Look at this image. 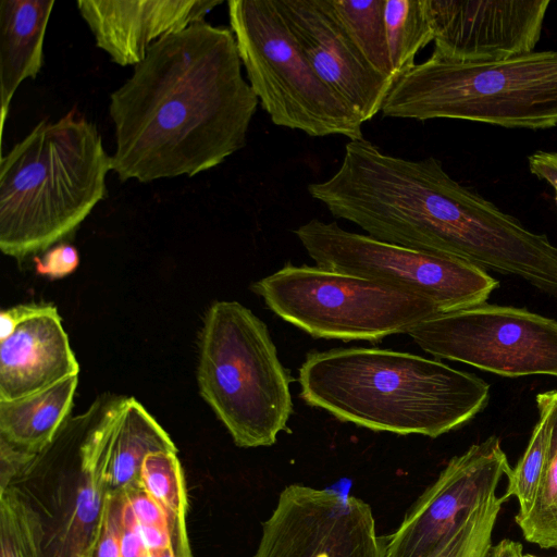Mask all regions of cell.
<instances>
[{"label": "cell", "instance_id": "cell-35", "mask_svg": "<svg viewBox=\"0 0 557 557\" xmlns=\"http://www.w3.org/2000/svg\"><path fill=\"white\" fill-rule=\"evenodd\" d=\"M153 557H175L171 547H166L159 553L154 554Z\"/></svg>", "mask_w": 557, "mask_h": 557}, {"label": "cell", "instance_id": "cell-3", "mask_svg": "<svg viewBox=\"0 0 557 557\" xmlns=\"http://www.w3.org/2000/svg\"><path fill=\"white\" fill-rule=\"evenodd\" d=\"M300 396L341 421L373 431L437 437L480 413L490 385L438 359L392 349L312 351L299 368Z\"/></svg>", "mask_w": 557, "mask_h": 557}, {"label": "cell", "instance_id": "cell-15", "mask_svg": "<svg viewBox=\"0 0 557 557\" xmlns=\"http://www.w3.org/2000/svg\"><path fill=\"white\" fill-rule=\"evenodd\" d=\"M222 0H78L96 46L121 65L141 62L161 38L205 21Z\"/></svg>", "mask_w": 557, "mask_h": 557}, {"label": "cell", "instance_id": "cell-28", "mask_svg": "<svg viewBox=\"0 0 557 557\" xmlns=\"http://www.w3.org/2000/svg\"><path fill=\"white\" fill-rule=\"evenodd\" d=\"M122 494H107L86 547L79 557H122L120 517Z\"/></svg>", "mask_w": 557, "mask_h": 557}, {"label": "cell", "instance_id": "cell-8", "mask_svg": "<svg viewBox=\"0 0 557 557\" xmlns=\"http://www.w3.org/2000/svg\"><path fill=\"white\" fill-rule=\"evenodd\" d=\"M251 289L276 315L319 338L377 342L442 313L404 289L317 265L288 263Z\"/></svg>", "mask_w": 557, "mask_h": 557}, {"label": "cell", "instance_id": "cell-30", "mask_svg": "<svg viewBox=\"0 0 557 557\" xmlns=\"http://www.w3.org/2000/svg\"><path fill=\"white\" fill-rule=\"evenodd\" d=\"M121 494L120 546L122 557H141L148 549L129 503L125 494Z\"/></svg>", "mask_w": 557, "mask_h": 557}, {"label": "cell", "instance_id": "cell-1", "mask_svg": "<svg viewBox=\"0 0 557 557\" xmlns=\"http://www.w3.org/2000/svg\"><path fill=\"white\" fill-rule=\"evenodd\" d=\"M231 29L206 21L156 41L110 96L121 182L189 177L245 147L259 100Z\"/></svg>", "mask_w": 557, "mask_h": 557}, {"label": "cell", "instance_id": "cell-11", "mask_svg": "<svg viewBox=\"0 0 557 557\" xmlns=\"http://www.w3.org/2000/svg\"><path fill=\"white\" fill-rule=\"evenodd\" d=\"M364 500L333 490L290 484L262 524L253 557H384Z\"/></svg>", "mask_w": 557, "mask_h": 557}, {"label": "cell", "instance_id": "cell-19", "mask_svg": "<svg viewBox=\"0 0 557 557\" xmlns=\"http://www.w3.org/2000/svg\"><path fill=\"white\" fill-rule=\"evenodd\" d=\"M78 375L21 398L0 400V438L35 456L53 442L69 419Z\"/></svg>", "mask_w": 557, "mask_h": 557}, {"label": "cell", "instance_id": "cell-21", "mask_svg": "<svg viewBox=\"0 0 557 557\" xmlns=\"http://www.w3.org/2000/svg\"><path fill=\"white\" fill-rule=\"evenodd\" d=\"M547 413L550 435L545 470L530 512L517 520L524 539L542 548L557 547V389L535 397Z\"/></svg>", "mask_w": 557, "mask_h": 557}, {"label": "cell", "instance_id": "cell-20", "mask_svg": "<svg viewBox=\"0 0 557 557\" xmlns=\"http://www.w3.org/2000/svg\"><path fill=\"white\" fill-rule=\"evenodd\" d=\"M177 451L150 453L143 461L139 483L162 508L175 557H193L186 530L187 496Z\"/></svg>", "mask_w": 557, "mask_h": 557}, {"label": "cell", "instance_id": "cell-5", "mask_svg": "<svg viewBox=\"0 0 557 557\" xmlns=\"http://www.w3.org/2000/svg\"><path fill=\"white\" fill-rule=\"evenodd\" d=\"M387 117L455 119L530 129L557 125V50L492 62L431 55L401 75L382 108Z\"/></svg>", "mask_w": 557, "mask_h": 557}, {"label": "cell", "instance_id": "cell-9", "mask_svg": "<svg viewBox=\"0 0 557 557\" xmlns=\"http://www.w3.org/2000/svg\"><path fill=\"white\" fill-rule=\"evenodd\" d=\"M315 265L373 280L435 304L442 313L486 302L498 281L462 260L428 253L312 219L294 231Z\"/></svg>", "mask_w": 557, "mask_h": 557}, {"label": "cell", "instance_id": "cell-31", "mask_svg": "<svg viewBox=\"0 0 557 557\" xmlns=\"http://www.w3.org/2000/svg\"><path fill=\"white\" fill-rule=\"evenodd\" d=\"M39 456L22 450L0 438L1 484L0 491L11 486V481L32 468Z\"/></svg>", "mask_w": 557, "mask_h": 557}, {"label": "cell", "instance_id": "cell-33", "mask_svg": "<svg viewBox=\"0 0 557 557\" xmlns=\"http://www.w3.org/2000/svg\"><path fill=\"white\" fill-rule=\"evenodd\" d=\"M528 160L530 171L555 188L557 200V152L536 151Z\"/></svg>", "mask_w": 557, "mask_h": 557}, {"label": "cell", "instance_id": "cell-10", "mask_svg": "<svg viewBox=\"0 0 557 557\" xmlns=\"http://www.w3.org/2000/svg\"><path fill=\"white\" fill-rule=\"evenodd\" d=\"M407 334L437 359L506 377H557V320L525 308L483 302L436 314Z\"/></svg>", "mask_w": 557, "mask_h": 557}, {"label": "cell", "instance_id": "cell-6", "mask_svg": "<svg viewBox=\"0 0 557 557\" xmlns=\"http://www.w3.org/2000/svg\"><path fill=\"white\" fill-rule=\"evenodd\" d=\"M197 379L237 446H271L287 430L290 377L265 323L242 304L215 301L207 311Z\"/></svg>", "mask_w": 557, "mask_h": 557}, {"label": "cell", "instance_id": "cell-13", "mask_svg": "<svg viewBox=\"0 0 557 557\" xmlns=\"http://www.w3.org/2000/svg\"><path fill=\"white\" fill-rule=\"evenodd\" d=\"M434 32L432 55L492 62L532 52L549 0H426Z\"/></svg>", "mask_w": 557, "mask_h": 557}, {"label": "cell", "instance_id": "cell-14", "mask_svg": "<svg viewBox=\"0 0 557 557\" xmlns=\"http://www.w3.org/2000/svg\"><path fill=\"white\" fill-rule=\"evenodd\" d=\"M296 41L322 81L364 123L380 111L394 82L352 44L327 0H276Z\"/></svg>", "mask_w": 557, "mask_h": 557}, {"label": "cell", "instance_id": "cell-32", "mask_svg": "<svg viewBox=\"0 0 557 557\" xmlns=\"http://www.w3.org/2000/svg\"><path fill=\"white\" fill-rule=\"evenodd\" d=\"M51 304H26L4 309L0 313V341L9 337L23 323L55 312Z\"/></svg>", "mask_w": 557, "mask_h": 557}, {"label": "cell", "instance_id": "cell-17", "mask_svg": "<svg viewBox=\"0 0 557 557\" xmlns=\"http://www.w3.org/2000/svg\"><path fill=\"white\" fill-rule=\"evenodd\" d=\"M58 311L20 325L0 341V400H12L78 375Z\"/></svg>", "mask_w": 557, "mask_h": 557}, {"label": "cell", "instance_id": "cell-22", "mask_svg": "<svg viewBox=\"0 0 557 557\" xmlns=\"http://www.w3.org/2000/svg\"><path fill=\"white\" fill-rule=\"evenodd\" d=\"M388 57L397 81L416 65L418 52L434 40L426 0H385Z\"/></svg>", "mask_w": 557, "mask_h": 557}, {"label": "cell", "instance_id": "cell-27", "mask_svg": "<svg viewBox=\"0 0 557 557\" xmlns=\"http://www.w3.org/2000/svg\"><path fill=\"white\" fill-rule=\"evenodd\" d=\"M138 522L147 549L152 554L170 547L168 522L162 508L140 483L123 492Z\"/></svg>", "mask_w": 557, "mask_h": 557}, {"label": "cell", "instance_id": "cell-25", "mask_svg": "<svg viewBox=\"0 0 557 557\" xmlns=\"http://www.w3.org/2000/svg\"><path fill=\"white\" fill-rule=\"evenodd\" d=\"M536 407L539 420L532 431L527 448L515 468H511L507 474L508 486L504 495L507 498L516 496L519 502L516 521L524 518L530 512L547 460L550 435L549 420L545 409L539 405Z\"/></svg>", "mask_w": 557, "mask_h": 557}, {"label": "cell", "instance_id": "cell-36", "mask_svg": "<svg viewBox=\"0 0 557 557\" xmlns=\"http://www.w3.org/2000/svg\"><path fill=\"white\" fill-rule=\"evenodd\" d=\"M141 557H153V555L149 550H147L141 555Z\"/></svg>", "mask_w": 557, "mask_h": 557}, {"label": "cell", "instance_id": "cell-18", "mask_svg": "<svg viewBox=\"0 0 557 557\" xmlns=\"http://www.w3.org/2000/svg\"><path fill=\"white\" fill-rule=\"evenodd\" d=\"M54 0L0 1L1 132L23 81L35 79L44 62V40Z\"/></svg>", "mask_w": 557, "mask_h": 557}, {"label": "cell", "instance_id": "cell-12", "mask_svg": "<svg viewBox=\"0 0 557 557\" xmlns=\"http://www.w3.org/2000/svg\"><path fill=\"white\" fill-rule=\"evenodd\" d=\"M510 466L500 440L492 435L453 457L385 540L384 557H432L468 513L496 494Z\"/></svg>", "mask_w": 557, "mask_h": 557}, {"label": "cell", "instance_id": "cell-2", "mask_svg": "<svg viewBox=\"0 0 557 557\" xmlns=\"http://www.w3.org/2000/svg\"><path fill=\"white\" fill-rule=\"evenodd\" d=\"M308 191L375 239L472 264L488 261L507 232L506 213L450 177L438 159L395 157L364 138L348 141L339 168Z\"/></svg>", "mask_w": 557, "mask_h": 557}, {"label": "cell", "instance_id": "cell-29", "mask_svg": "<svg viewBox=\"0 0 557 557\" xmlns=\"http://www.w3.org/2000/svg\"><path fill=\"white\" fill-rule=\"evenodd\" d=\"M35 269L40 275L61 278L73 273L79 264L77 249L70 244H59L41 257H35Z\"/></svg>", "mask_w": 557, "mask_h": 557}, {"label": "cell", "instance_id": "cell-4", "mask_svg": "<svg viewBox=\"0 0 557 557\" xmlns=\"http://www.w3.org/2000/svg\"><path fill=\"white\" fill-rule=\"evenodd\" d=\"M112 170L97 126L74 108L40 121L0 161V249L22 259L72 234Z\"/></svg>", "mask_w": 557, "mask_h": 557}, {"label": "cell", "instance_id": "cell-23", "mask_svg": "<svg viewBox=\"0 0 557 557\" xmlns=\"http://www.w3.org/2000/svg\"><path fill=\"white\" fill-rule=\"evenodd\" d=\"M327 2L366 61L395 83L384 23L385 0H327Z\"/></svg>", "mask_w": 557, "mask_h": 557}, {"label": "cell", "instance_id": "cell-16", "mask_svg": "<svg viewBox=\"0 0 557 557\" xmlns=\"http://www.w3.org/2000/svg\"><path fill=\"white\" fill-rule=\"evenodd\" d=\"M177 451L165 430L133 397L86 453L82 474L94 491L117 494L139 483L144 459L152 451Z\"/></svg>", "mask_w": 557, "mask_h": 557}, {"label": "cell", "instance_id": "cell-7", "mask_svg": "<svg viewBox=\"0 0 557 557\" xmlns=\"http://www.w3.org/2000/svg\"><path fill=\"white\" fill-rule=\"evenodd\" d=\"M227 11L248 83L275 125L364 138L363 122L317 74L276 0H230Z\"/></svg>", "mask_w": 557, "mask_h": 557}, {"label": "cell", "instance_id": "cell-37", "mask_svg": "<svg viewBox=\"0 0 557 557\" xmlns=\"http://www.w3.org/2000/svg\"><path fill=\"white\" fill-rule=\"evenodd\" d=\"M523 557H537V556L531 555V554H525V555H523Z\"/></svg>", "mask_w": 557, "mask_h": 557}, {"label": "cell", "instance_id": "cell-34", "mask_svg": "<svg viewBox=\"0 0 557 557\" xmlns=\"http://www.w3.org/2000/svg\"><path fill=\"white\" fill-rule=\"evenodd\" d=\"M486 557H523L522 545L509 539H504L492 545Z\"/></svg>", "mask_w": 557, "mask_h": 557}, {"label": "cell", "instance_id": "cell-26", "mask_svg": "<svg viewBox=\"0 0 557 557\" xmlns=\"http://www.w3.org/2000/svg\"><path fill=\"white\" fill-rule=\"evenodd\" d=\"M505 495L496 494L472 509L450 540L432 557H486Z\"/></svg>", "mask_w": 557, "mask_h": 557}, {"label": "cell", "instance_id": "cell-24", "mask_svg": "<svg viewBox=\"0 0 557 557\" xmlns=\"http://www.w3.org/2000/svg\"><path fill=\"white\" fill-rule=\"evenodd\" d=\"M42 523L13 486L0 491L1 557H42Z\"/></svg>", "mask_w": 557, "mask_h": 557}]
</instances>
